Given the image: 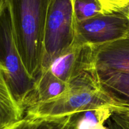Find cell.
<instances>
[{
	"label": "cell",
	"instance_id": "6da1fadb",
	"mask_svg": "<svg viewBox=\"0 0 129 129\" xmlns=\"http://www.w3.org/2000/svg\"><path fill=\"white\" fill-rule=\"evenodd\" d=\"M51 0H6L18 50L34 80L41 72L44 40Z\"/></svg>",
	"mask_w": 129,
	"mask_h": 129
},
{
	"label": "cell",
	"instance_id": "7a4b0ae2",
	"mask_svg": "<svg viewBox=\"0 0 129 129\" xmlns=\"http://www.w3.org/2000/svg\"><path fill=\"white\" fill-rule=\"evenodd\" d=\"M66 91L56 98L25 109L37 117L67 116L116 105L100 88L92 72H86L68 83Z\"/></svg>",
	"mask_w": 129,
	"mask_h": 129
},
{
	"label": "cell",
	"instance_id": "3957f363",
	"mask_svg": "<svg viewBox=\"0 0 129 129\" xmlns=\"http://www.w3.org/2000/svg\"><path fill=\"white\" fill-rule=\"evenodd\" d=\"M0 65L14 98L25 110L35 80L28 73L18 50L8 7L0 16Z\"/></svg>",
	"mask_w": 129,
	"mask_h": 129
},
{
	"label": "cell",
	"instance_id": "277c9868",
	"mask_svg": "<svg viewBox=\"0 0 129 129\" xmlns=\"http://www.w3.org/2000/svg\"><path fill=\"white\" fill-rule=\"evenodd\" d=\"M73 0H51L45 23L42 69H49L55 59L76 42Z\"/></svg>",
	"mask_w": 129,
	"mask_h": 129
},
{
	"label": "cell",
	"instance_id": "5b68a950",
	"mask_svg": "<svg viewBox=\"0 0 129 129\" xmlns=\"http://www.w3.org/2000/svg\"><path fill=\"white\" fill-rule=\"evenodd\" d=\"M128 34L129 17L125 10L76 22V41L92 46L115 41Z\"/></svg>",
	"mask_w": 129,
	"mask_h": 129
},
{
	"label": "cell",
	"instance_id": "8992f818",
	"mask_svg": "<svg viewBox=\"0 0 129 129\" xmlns=\"http://www.w3.org/2000/svg\"><path fill=\"white\" fill-rule=\"evenodd\" d=\"M93 76L129 73V34L115 41L93 46Z\"/></svg>",
	"mask_w": 129,
	"mask_h": 129
},
{
	"label": "cell",
	"instance_id": "52a82bcc",
	"mask_svg": "<svg viewBox=\"0 0 129 129\" xmlns=\"http://www.w3.org/2000/svg\"><path fill=\"white\" fill-rule=\"evenodd\" d=\"M93 46L78 42L55 59L49 69L54 75L64 83L73 79L86 72H91Z\"/></svg>",
	"mask_w": 129,
	"mask_h": 129
},
{
	"label": "cell",
	"instance_id": "ba28073f",
	"mask_svg": "<svg viewBox=\"0 0 129 129\" xmlns=\"http://www.w3.org/2000/svg\"><path fill=\"white\" fill-rule=\"evenodd\" d=\"M68 86V83L57 78L50 69H42L35 80L34 89L26 102L25 110L35 103L47 102L59 96L67 90Z\"/></svg>",
	"mask_w": 129,
	"mask_h": 129
},
{
	"label": "cell",
	"instance_id": "9c48e42d",
	"mask_svg": "<svg viewBox=\"0 0 129 129\" xmlns=\"http://www.w3.org/2000/svg\"><path fill=\"white\" fill-rule=\"evenodd\" d=\"M103 91L116 105L129 107V73L94 76Z\"/></svg>",
	"mask_w": 129,
	"mask_h": 129
},
{
	"label": "cell",
	"instance_id": "30bf717a",
	"mask_svg": "<svg viewBox=\"0 0 129 129\" xmlns=\"http://www.w3.org/2000/svg\"><path fill=\"white\" fill-rule=\"evenodd\" d=\"M24 117V110L14 98L0 65V129H7Z\"/></svg>",
	"mask_w": 129,
	"mask_h": 129
},
{
	"label": "cell",
	"instance_id": "8fae6325",
	"mask_svg": "<svg viewBox=\"0 0 129 129\" xmlns=\"http://www.w3.org/2000/svg\"><path fill=\"white\" fill-rule=\"evenodd\" d=\"M78 113L67 116L37 117L25 115L7 129H77Z\"/></svg>",
	"mask_w": 129,
	"mask_h": 129
},
{
	"label": "cell",
	"instance_id": "7c38bea8",
	"mask_svg": "<svg viewBox=\"0 0 129 129\" xmlns=\"http://www.w3.org/2000/svg\"><path fill=\"white\" fill-rule=\"evenodd\" d=\"M111 107L78 113L77 129H110L107 122L111 115Z\"/></svg>",
	"mask_w": 129,
	"mask_h": 129
},
{
	"label": "cell",
	"instance_id": "4fadbf2b",
	"mask_svg": "<svg viewBox=\"0 0 129 129\" xmlns=\"http://www.w3.org/2000/svg\"><path fill=\"white\" fill-rule=\"evenodd\" d=\"M73 6L76 22L103 13L98 0H73Z\"/></svg>",
	"mask_w": 129,
	"mask_h": 129
},
{
	"label": "cell",
	"instance_id": "5bb4252c",
	"mask_svg": "<svg viewBox=\"0 0 129 129\" xmlns=\"http://www.w3.org/2000/svg\"><path fill=\"white\" fill-rule=\"evenodd\" d=\"M102 6L103 13L123 10L129 5V0H98Z\"/></svg>",
	"mask_w": 129,
	"mask_h": 129
},
{
	"label": "cell",
	"instance_id": "9a60e30c",
	"mask_svg": "<svg viewBox=\"0 0 129 129\" xmlns=\"http://www.w3.org/2000/svg\"><path fill=\"white\" fill-rule=\"evenodd\" d=\"M107 125L110 129H129L128 128H125V127H120L118 125L116 124L115 122H113L110 118H109V119L107 120Z\"/></svg>",
	"mask_w": 129,
	"mask_h": 129
},
{
	"label": "cell",
	"instance_id": "2e32d148",
	"mask_svg": "<svg viewBox=\"0 0 129 129\" xmlns=\"http://www.w3.org/2000/svg\"><path fill=\"white\" fill-rule=\"evenodd\" d=\"M6 7V0H0V16Z\"/></svg>",
	"mask_w": 129,
	"mask_h": 129
},
{
	"label": "cell",
	"instance_id": "e0dca14e",
	"mask_svg": "<svg viewBox=\"0 0 129 129\" xmlns=\"http://www.w3.org/2000/svg\"><path fill=\"white\" fill-rule=\"evenodd\" d=\"M124 10H125V11L126 13L127 14V15H128V17H129V5H128V6H127V7L125 9H124Z\"/></svg>",
	"mask_w": 129,
	"mask_h": 129
}]
</instances>
